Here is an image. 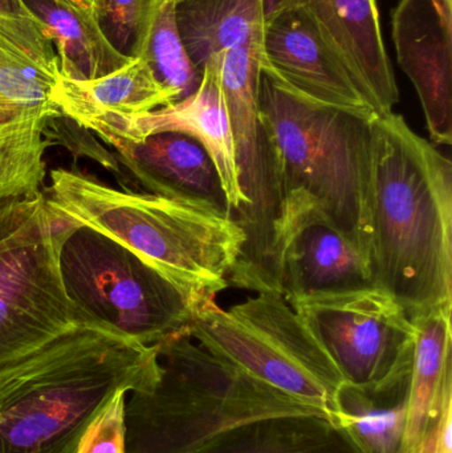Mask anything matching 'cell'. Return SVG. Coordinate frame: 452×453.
<instances>
[{"instance_id":"cell-1","label":"cell","mask_w":452,"mask_h":453,"mask_svg":"<svg viewBox=\"0 0 452 453\" xmlns=\"http://www.w3.org/2000/svg\"><path fill=\"white\" fill-rule=\"evenodd\" d=\"M369 272L409 317L452 301V164L401 114H374Z\"/></svg>"},{"instance_id":"cell-2","label":"cell","mask_w":452,"mask_h":453,"mask_svg":"<svg viewBox=\"0 0 452 453\" xmlns=\"http://www.w3.org/2000/svg\"><path fill=\"white\" fill-rule=\"evenodd\" d=\"M159 378V345L98 319L84 322L34 353L0 390V453H76L114 395L151 390Z\"/></svg>"},{"instance_id":"cell-3","label":"cell","mask_w":452,"mask_h":453,"mask_svg":"<svg viewBox=\"0 0 452 453\" xmlns=\"http://www.w3.org/2000/svg\"><path fill=\"white\" fill-rule=\"evenodd\" d=\"M45 206L126 248L169 281L194 309L230 287L246 234L214 207L150 193L119 190L77 170L50 173Z\"/></svg>"},{"instance_id":"cell-4","label":"cell","mask_w":452,"mask_h":453,"mask_svg":"<svg viewBox=\"0 0 452 453\" xmlns=\"http://www.w3.org/2000/svg\"><path fill=\"white\" fill-rule=\"evenodd\" d=\"M259 111L280 188L283 250L297 229L324 223L347 237L369 266L371 121L377 113L315 103L263 73Z\"/></svg>"},{"instance_id":"cell-5","label":"cell","mask_w":452,"mask_h":453,"mask_svg":"<svg viewBox=\"0 0 452 453\" xmlns=\"http://www.w3.org/2000/svg\"><path fill=\"white\" fill-rule=\"evenodd\" d=\"M161 378L125 406V453H194L226 431L278 415L326 414L194 342L159 345Z\"/></svg>"},{"instance_id":"cell-6","label":"cell","mask_w":452,"mask_h":453,"mask_svg":"<svg viewBox=\"0 0 452 453\" xmlns=\"http://www.w3.org/2000/svg\"><path fill=\"white\" fill-rule=\"evenodd\" d=\"M188 334L210 353L280 393L333 418L345 380L328 351L283 295L257 292L220 308L215 298L194 309Z\"/></svg>"},{"instance_id":"cell-7","label":"cell","mask_w":452,"mask_h":453,"mask_svg":"<svg viewBox=\"0 0 452 453\" xmlns=\"http://www.w3.org/2000/svg\"><path fill=\"white\" fill-rule=\"evenodd\" d=\"M217 58L243 196V204L234 219L246 234L228 284L255 293H280L283 203L272 142L260 121L263 45L233 48Z\"/></svg>"},{"instance_id":"cell-8","label":"cell","mask_w":452,"mask_h":453,"mask_svg":"<svg viewBox=\"0 0 452 453\" xmlns=\"http://www.w3.org/2000/svg\"><path fill=\"white\" fill-rule=\"evenodd\" d=\"M74 225L42 206L0 240V388L24 361L61 335L97 317L66 289L63 242Z\"/></svg>"},{"instance_id":"cell-9","label":"cell","mask_w":452,"mask_h":453,"mask_svg":"<svg viewBox=\"0 0 452 453\" xmlns=\"http://www.w3.org/2000/svg\"><path fill=\"white\" fill-rule=\"evenodd\" d=\"M61 273L85 311L146 346L186 334L193 308L182 295L126 248L74 226L63 242Z\"/></svg>"},{"instance_id":"cell-10","label":"cell","mask_w":452,"mask_h":453,"mask_svg":"<svg viewBox=\"0 0 452 453\" xmlns=\"http://www.w3.org/2000/svg\"><path fill=\"white\" fill-rule=\"evenodd\" d=\"M289 303L348 385L381 390L410 377L416 329L405 309L381 288L371 285Z\"/></svg>"},{"instance_id":"cell-11","label":"cell","mask_w":452,"mask_h":453,"mask_svg":"<svg viewBox=\"0 0 452 453\" xmlns=\"http://www.w3.org/2000/svg\"><path fill=\"white\" fill-rule=\"evenodd\" d=\"M265 20L281 13L310 19L377 114L392 113L400 90L382 35L379 0H264Z\"/></svg>"},{"instance_id":"cell-12","label":"cell","mask_w":452,"mask_h":453,"mask_svg":"<svg viewBox=\"0 0 452 453\" xmlns=\"http://www.w3.org/2000/svg\"><path fill=\"white\" fill-rule=\"evenodd\" d=\"M392 39L414 85L432 143H452V0H398Z\"/></svg>"},{"instance_id":"cell-13","label":"cell","mask_w":452,"mask_h":453,"mask_svg":"<svg viewBox=\"0 0 452 453\" xmlns=\"http://www.w3.org/2000/svg\"><path fill=\"white\" fill-rule=\"evenodd\" d=\"M262 73L315 103L376 113L347 69L329 52L315 24L300 13H281L265 20Z\"/></svg>"},{"instance_id":"cell-14","label":"cell","mask_w":452,"mask_h":453,"mask_svg":"<svg viewBox=\"0 0 452 453\" xmlns=\"http://www.w3.org/2000/svg\"><path fill=\"white\" fill-rule=\"evenodd\" d=\"M201 71V82L188 97L116 127L98 130L96 134L108 141L175 132L198 141L217 167L234 218L243 204V196L239 188L233 130L220 84L217 55L210 58Z\"/></svg>"},{"instance_id":"cell-15","label":"cell","mask_w":452,"mask_h":453,"mask_svg":"<svg viewBox=\"0 0 452 453\" xmlns=\"http://www.w3.org/2000/svg\"><path fill=\"white\" fill-rule=\"evenodd\" d=\"M60 60L42 24L31 15L0 13V127L61 116Z\"/></svg>"},{"instance_id":"cell-16","label":"cell","mask_w":452,"mask_h":453,"mask_svg":"<svg viewBox=\"0 0 452 453\" xmlns=\"http://www.w3.org/2000/svg\"><path fill=\"white\" fill-rule=\"evenodd\" d=\"M105 142L116 149L119 161L149 193L207 204L231 215L217 167L198 141L166 132Z\"/></svg>"},{"instance_id":"cell-17","label":"cell","mask_w":452,"mask_h":453,"mask_svg":"<svg viewBox=\"0 0 452 453\" xmlns=\"http://www.w3.org/2000/svg\"><path fill=\"white\" fill-rule=\"evenodd\" d=\"M174 103L177 96L157 80L142 58L100 79L79 81L61 76L57 92L61 114L95 133Z\"/></svg>"},{"instance_id":"cell-18","label":"cell","mask_w":452,"mask_h":453,"mask_svg":"<svg viewBox=\"0 0 452 453\" xmlns=\"http://www.w3.org/2000/svg\"><path fill=\"white\" fill-rule=\"evenodd\" d=\"M371 285L365 258L347 237L328 225L303 226L284 245L279 292L288 303Z\"/></svg>"},{"instance_id":"cell-19","label":"cell","mask_w":452,"mask_h":453,"mask_svg":"<svg viewBox=\"0 0 452 453\" xmlns=\"http://www.w3.org/2000/svg\"><path fill=\"white\" fill-rule=\"evenodd\" d=\"M452 301L410 317L416 329L405 452L418 449L452 393Z\"/></svg>"},{"instance_id":"cell-20","label":"cell","mask_w":452,"mask_h":453,"mask_svg":"<svg viewBox=\"0 0 452 453\" xmlns=\"http://www.w3.org/2000/svg\"><path fill=\"white\" fill-rule=\"evenodd\" d=\"M47 122L18 119L0 127V240L20 228L44 203Z\"/></svg>"},{"instance_id":"cell-21","label":"cell","mask_w":452,"mask_h":453,"mask_svg":"<svg viewBox=\"0 0 452 453\" xmlns=\"http://www.w3.org/2000/svg\"><path fill=\"white\" fill-rule=\"evenodd\" d=\"M194 453H363L328 414L278 415L220 434Z\"/></svg>"},{"instance_id":"cell-22","label":"cell","mask_w":452,"mask_h":453,"mask_svg":"<svg viewBox=\"0 0 452 453\" xmlns=\"http://www.w3.org/2000/svg\"><path fill=\"white\" fill-rule=\"evenodd\" d=\"M20 2L52 39L64 79L79 81L100 79L132 61L109 44L96 23L92 10L77 7L66 0Z\"/></svg>"},{"instance_id":"cell-23","label":"cell","mask_w":452,"mask_h":453,"mask_svg":"<svg viewBox=\"0 0 452 453\" xmlns=\"http://www.w3.org/2000/svg\"><path fill=\"white\" fill-rule=\"evenodd\" d=\"M183 44L199 69L212 56L263 44L264 0H185L177 4Z\"/></svg>"},{"instance_id":"cell-24","label":"cell","mask_w":452,"mask_h":453,"mask_svg":"<svg viewBox=\"0 0 452 453\" xmlns=\"http://www.w3.org/2000/svg\"><path fill=\"white\" fill-rule=\"evenodd\" d=\"M410 377L381 390L344 383L333 419L352 436L363 453L405 452Z\"/></svg>"},{"instance_id":"cell-25","label":"cell","mask_w":452,"mask_h":453,"mask_svg":"<svg viewBox=\"0 0 452 453\" xmlns=\"http://www.w3.org/2000/svg\"><path fill=\"white\" fill-rule=\"evenodd\" d=\"M140 58H145L157 80L177 96V103L198 88L202 71L183 44L174 0L157 3Z\"/></svg>"},{"instance_id":"cell-26","label":"cell","mask_w":452,"mask_h":453,"mask_svg":"<svg viewBox=\"0 0 452 453\" xmlns=\"http://www.w3.org/2000/svg\"><path fill=\"white\" fill-rule=\"evenodd\" d=\"M156 0H93L92 13L109 44L127 58H140Z\"/></svg>"},{"instance_id":"cell-27","label":"cell","mask_w":452,"mask_h":453,"mask_svg":"<svg viewBox=\"0 0 452 453\" xmlns=\"http://www.w3.org/2000/svg\"><path fill=\"white\" fill-rule=\"evenodd\" d=\"M127 393H119L95 418L76 453H125V406Z\"/></svg>"},{"instance_id":"cell-28","label":"cell","mask_w":452,"mask_h":453,"mask_svg":"<svg viewBox=\"0 0 452 453\" xmlns=\"http://www.w3.org/2000/svg\"><path fill=\"white\" fill-rule=\"evenodd\" d=\"M452 393L446 396L440 414L435 418L426 438L418 449L408 453H452Z\"/></svg>"},{"instance_id":"cell-29","label":"cell","mask_w":452,"mask_h":453,"mask_svg":"<svg viewBox=\"0 0 452 453\" xmlns=\"http://www.w3.org/2000/svg\"><path fill=\"white\" fill-rule=\"evenodd\" d=\"M0 13L4 15H29L20 0H0Z\"/></svg>"},{"instance_id":"cell-30","label":"cell","mask_w":452,"mask_h":453,"mask_svg":"<svg viewBox=\"0 0 452 453\" xmlns=\"http://www.w3.org/2000/svg\"><path fill=\"white\" fill-rule=\"evenodd\" d=\"M66 2L72 3V4L77 5V7L92 10L93 0H66Z\"/></svg>"},{"instance_id":"cell-31","label":"cell","mask_w":452,"mask_h":453,"mask_svg":"<svg viewBox=\"0 0 452 453\" xmlns=\"http://www.w3.org/2000/svg\"><path fill=\"white\" fill-rule=\"evenodd\" d=\"M156 2H161V0H156ZM174 2H177L178 4V3L185 2V0H174Z\"/></svg>"},{"instance_id":"cell-32","label":"cell","mask_w":452,"mask_h":453,"mask_svg":"<svg viewBox=\"0 0 452 453\" xmlns=\"http://www.w3.org/2000/svg\"><path fill=\"white\" fill-rule=\"evenodd\" d=\"M0 390H2V388H0Z\"/></svg>"}]
</instances>
